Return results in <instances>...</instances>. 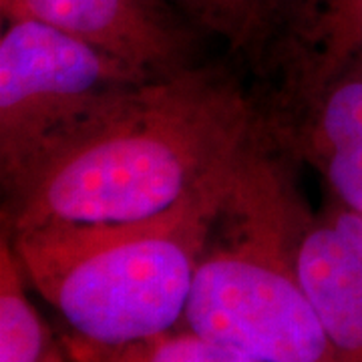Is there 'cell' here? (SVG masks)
<instances>
[{
    "label": "cell",
    "mask_w": 362,
    "mask_h": 362,
    "mask_svg": "<svg viewBox=\"0 0 362 362\" xmlns=\"http://www.w3.org/2000/svg\"><path fill=\"white\" fill-rule=\"evenodd\" d=\"M288 161L264 133L244 153L181 326L259 362H338L298 280L294 240L308 206Z\"/></svg>",
    "instance_id": "cell-3"
},
{
    "label": "cell",
    "mask_w": 362,
    "mask_h": 362,
    "mask_svg": "<svg viewBox=\"0 0 362 362\" xmlns=\"http://www.w3.org/2000/svg\"><path fill=\"white\" fill-rule=\"evenodd\" d=\"M242 157L156 216L57 223L4 238L28 286L71 334L105 346L159 337L183 324L207 235Z\"/></svg>",
    "instance_id": "cell-2"
},
{
    "label": "cell",
    "mask_w": 362,
    "mask_h": 362,
    "mask_svg": "<svg viewBox=\"0 0 362 362\" xmlns=\"http://www.w3.org/2000/svg\"><path fill=\"white\" fill-rule=\"evenodd\" d=\"M259 131L254 97L223 71L192 65L135 83L2 187V235L161 214L235 163Z\"/></svg>",
    "instance_id": "cell-1"
},
{
    "label": "cell",
    "mask_w": 362,
    "mask_h": 362,
    "mask_svg": "<svg viewBox=\"0 0 362 362\" xmlns=\"http://www.w3.org/2000/svg\"><path fill=\"white\" fill-rule=\"evenodd\" d=\"M272 145L318 171L328 197L362 214V61L259 115Z\"/></svg>",
    "instance_id": "cell-6"
},
{
    "label": "cell",
    "mask_w": 362,
    "mask_h": 362,
    "mask_svg": "<svg viewBox=\"0 0 362 362\" xmlns=\"http://www.w3.org/2000/svg\"><path fill=\"white\" fill-rule=\"evenodd\" d=\"M28 282L11 242H0V362H69L57 337L28 298Z\"/></svg>",
    "instance_id": "cell-9"
},
{
    "label": "cell",
    "mask_w": 362,
    "mask_h": 362,
    "mask_svg": "<svg viewBox=\"0 0 362 362\" xmlns=\"http://www.w3.org/2000/svg\"><path fill=\"white\" fill-rule=\"evenodd\" d=\"M61 337L69 362H259L183 326L119 346L95 344L71 332Z\"/></svg>",
    "instance_id": "cell-10"
},
{
    "label": "cell",
    "mask_w": 362,
    "mask_h": 362,
    "mask_svg": "<svg viewBox=\"0 0 362 362\" xmlns=\"http://www.w3.org/2000/svg\"><path fill=\"white\" fill-rule=\"evenodd\" d=\"M247 57L272 78L264 101H256L258 113H268L362 61V0H268Z\"/></svg>",
    "instance_id": "cell-7"
},
{
    "label": "cell",
    "mask_w": 362,
    "mask_h": 362,
    "mask_svg": "<svg viewBox=\"0 0 362 362\" xmlns=\"http://www.w3.org/2000/svg\"><path fill=\"white\" fill-rule=\"evenodd\" d=\"M199 30L221 37L232 51H250L259 39L268 0H168Z\"/></svg>",
    "instance_id": "cell-11"
},
{
    "label": "cell",
    "mask_w": 362,
    "mask_h": 362,
    "mask_svg": "<svg viewBox=\"0 0 362 362\" xmlns=\"http://www.w3.org/2000/svg\"><path fill=\"white\" fill-rule=\"evenodd\" d=\"M4 21L52 26L151 77L194 63L197 26L168 0H0Z\"/></svg>",
    "instance_id": "cell-5"
},
{
    "label": "cell",
    "mask_w": 362,
    "mask_h": 362,
    "mask_svg": "<svg viewBox=\"0 0 362 362\" xmlns=\"http://www.w3.org/2000/svg\"><path fill=\"white\" fill-rule=\"evenodd\" d=\"M151 78L52 26L6 21L0 35V177L14 181L69 127Z\"/></svg>",
    "instance_id": "cell-4"
},
{
    "label": "cell",
    "mask_w": 362,
    "mask_h": 362,
    "mask_svg": "<svg viewBox=\"0 0 362 362\" xmlns=\"http://www.w3.org/2000/svg\"><path fill=\"white\" fill-rule=\"evenodd\" d=\"M300 284L338 362H362V214L326 195L294 240Z\"/></svg>",
    "instance_id": "cell-8"
}]
</instances>
